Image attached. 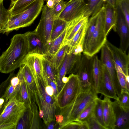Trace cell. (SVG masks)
<instances>
[{
	"instance_id": "1",
	"label": "cell",
	"mask_w": 129,
	"mask_h": 129,
	"mask_svg": "<svg viewBox=\"0 0 129 129\" xmlns=\"http://www.w3.org/2000/svg\"><path fill=\"white\" fill-rule=\"evenodd\" d=\"M28 54L27 42L25 34L14 35L9 46L0 56V72L8 74L19 68Z\"/></svg>"
},
{
	"instance_id": "2",
	"label": "cell",
	"mask_w": 129,
	"mask_h": 129,
	"mask_svg": "<svg viewBox=\"0 0 129 129\" xmlns=\"http://www.w3.org/2000/svg\"><path fill=\"white\" fill-rule=\"evenodd\" d=\"M36 86L34 101L38 108L39 115L47 126L55 119L57 107L54 97L49 95L46 91L45 84L42 77L40 78L33 73Z\"/></svg>"
},
{
	"instance_id": "3",
	"label": "cell",
	"mask_w": 129,
	"mask_h": 129,
	"mask_svg": "<svg viewBox=\"0 0 129 129\" xmlns=\"http://www.w3.org/2000/svg\"><path fill=\"white\" fill-rule=\"evenodd\" d=\"M97 94L91 86L83 89L74 103L64 108H58L56 114H61L63 118L59 129L66 124L76 120L81 112L98 97Z\"/></svg>"
},
{
	"instance_id": "4",
	"label": "cell",
	"mask_w": 129,
	"mask_h": 129,
	"mask_svg": "<svg viewBox=\"0 0 129 129\" xmlns=\"http://www.w3.org/2000/svg\"><path fill=\"white\" fill-rule=\"evenodd\" d=\"M44 0H36L20 13L10 16L7 25L12 30L31 25L40 13L44 6Z\"/></svg>"
},
{
	"instance_id": "5",
	"label": "cell",
	"mask_w": 129,
	"mask_h": 129,
	"mask_svg": "<svg viewBox=\"0 0 129 129\" xmlns=\"http://www.w3.org/2000/svg\"><path fill=\"white\" fill-rule=\"evenodd\" d=\"M69 81L59 92L56 100L58 108H64L74 103L83 88L76 74H70Z\"/></svg>"
},
{
	"instance_id": "6",
	"label": "cell",
	"mask_w": 129,
	"mask_h": 129,
	"mask_svg": "<svg viewBox=\"0 0 129 129\" xmlns=\"http://www.w3.org/2000/svg\"><path fill=\"white\" fill-rule=\"evenodd\" d=\"M104 6L97 14L96 27L92 37L83 54L92 57L98 53L107 40L105 32Z\"/></svg>"
},
{
	"instance_id": "7",
	"label": "cell",
	"mask_w": 129,
	"mask_h": 129,
	"mask_svg": "<svg viewBox=\"0 0 129 129\" xmlns=\"http://www.w3.org/2000/svg\"><path fill=\"white\" fill-rule=\"evenodd\" d=\"M41 16L39 22L35 32L40 37L45 47L50 42V37L53 25L55 19L52 11V8L46 5L43 6Z\"/></svg>"
},
{
	"instance_id": "8",
	"label": "cell",
	"mask_w": 129,
	"mask_h": 129,
	"mask_svg": "<svg viewBox=\"0 0 129 129\" xmlns=\"http://www.w3.org/2000/svg\"><path fill=\"white\" fill-rule=\"evenodd\" d=\"M93 71L92 56L82 54L79 66L76 74L78 76L83 89L91 86Z\"/></svg>"
},
{
	"instance_id": "9",
	"label": "cell",
	"mask_w": 129,
	"mask_h": 129,
	"mask_svg": "<svg viewBox=\"0 0 129 129\" xmlns=\"http://www.w3.org/2000/svg\"><path fill=\"white\" fill-rule=\"evenodd\" d=\"M101 61L108 71L111 79L117 96L121 88L118 81L115 63L110 51L106 42L101 49Z\"/></svg>"
},
{
	"instance_id": "10",
	"label": "cell",
	"mask_w": 129,
	"mask_h": 129,
	"mask_svg": "<svg viewBox=\"0 0 129 129\" xmlns=\"http://www.w3.org/2000/svg\"><path fill=\"white\" fill-rule=\"evenodd\" d=\"M87 4L85 0H75L67 2L58 18L69 23L85 13Z\"/></svg>"
},
{
	"instance_id": "11",
	"label": "cell",
	"mask_w": 129,
	"mask_h": 129,
	"mask_svg": "<svg viewBox=\"0 0 129 129\" xmlns=\"http://www.w3.org/2000/svg\"><path fill=\"white\" fill-rule=\"evenodd\" d=\"M117 19L116 26L120 39V48L126 52L129 45V26L127 25L124 16L119 7L116 8Z\"/></svg>"
},
{
	"instance_id": "12",
	"label": "cell",
	"mask_w": 129,
	"mask_h": 129,
	"mask_svg": "<svg viewBox=\"0 0 129 129\" xmlns=\"http://www.w3.org/2000/svg\"><path fill=\"white\" fill-rule=\"evenodd\" d=\"M106 43L111 52L115 64L119 66L126 76L128 75L129 55L120 48L110 43L107 40Z\"/></svg>"
},
{
	"instance_id": "13",
	"label": "cell",
	"mask_w": 129,
	"mask_h": 129,
	"mask_svg": "<svg viewBox=\"0 0 129 129\" xmlns=\"http://www.w3.org/2000/svg\"><path fill=\"white\" fill-rule=\"evenodd\" d=\"M27 107L20 102L8 110L0 115V124L12 123L17 124L26 110Z\"/></svg>"
},
{
	"instance_id": "14",
	"label": "cell",
	"mask_w": 129,
	"mask_h": 129,
	"mask_svg": "<svg viewBox=\"0 0 129 129\" xmlns=\"http://www.w3.org/2000/svg\"><path fill=\"white\" fill-rule=\"evenodd\" d=\"M102 76L98 93L117 100L118 97L110 76L105 67L102 64Z\"/></svg>"
},
{
	"instance_id": "15",
	"label": "cell",
	"mask_w": 129,
	"mask_h": 129,
	"mask_svg": "<svg viewBox=\"0 0 129 129\" xmlns=\"http://www.w3.org/2000/svg\"><path fill=\"white\" fill-rule=\"evenodd\" d=\"M112 104L115 118V129H129V109L121 107L116 100Z\"/></svg>"
},
{
	"instance_id": "16",
	"label": "cell",
	"mask_w": 129,
	"mask_h": 129,
	"mask_svg": "<svg viewBox=\"0 0 129 129\" xmlns=\"http://www.w3.org/2000/svg\"><path fill=\"white\" fill-rule=\"evenodd\" d=\"M28 44V54L44 55L45 49L40 38L34 30L25 33Z\"/></svg>"
},
{
	"instance_id": "17",
	"label": "cell",
	"mask_w": 129,
	"mask_h": 129,
	"mask_svg": "<svg viewBox=\"0 0 129 129\" xmlns=\"http://www.w3.org/2000/svg\"><path fill=\"white\" fill-rule=\"evenodd\" d=\"M89 18V16L84 14L68 23L66 28L65 37L62 46L69 44L80 27L88 20Z\"/></svg>"
},
{
	"instance_id": "18",
	"label": "cell",
	"mask_w": 129,
	"mask_h": 129,
	"mask_svg": "<svg viewBox=\"0 0 129 129\" xmlns=\"http://www.w3.org/2000/svg\"><path fill=\"white\" fill-rule=\"evenodd\" d=\"M110 99L104 96L103 100V119L106 129H115V115Z\"/></svg>"
},
{
	"instance_id": "19",
	"label": "cell",
	"mask_w": 129,
	"mask_h": 129,
	"mask_svg": "<svg viewBox=\"0 0 129 129\" xmlns=\"http://www.w3.org/2000/svg\"><path fill=\"white\" fill-rule=\"evenodd\" d=\"M105 8V32L107 36L112 28L116 31L117 19L116 8L106 3L104 5Z\"/></svg>"
},
{
	"instance_id": "20",
	"label": "cell",
	"mask_w": 129,
	"mask_h": 129,
	"mask_svg": "<svg viewBox=\"0 0 129 129\" xmlns=\"http://www.w3.org/2000/svg\"><path fill=\"white\" fill-rule=\"evenodd\" d=\"M43 55L36 54H28L22 64H27L33 73L41 78L43 70L42 59Z\"/></svg>"
},
{
	"instance_id": "21",
	"label": "cell",
	"mask_w": 129,
	"mask_h": 129,
	"mask_svg": "<svg viewBox=\"0 0 129 129\" xmlns=\"http://www.w3.org/2000/svg\"><path fill=\"white\" fill-rule=\"evenodd\" d=\"M93 71L91 86L96 92L98 93L100 84L103 74L102 64L98 56L95 54L92 56Z\"/></svg>"
},
{
	"instance_id": "22",
	"label": "cell",
	"mask_w": 129,
	"mask_h": 129,
	"mask_svg": "<svg viewBox=\"0 0 129 129\" xmlns=\"http://www.w3.org/2000/svg\"><path fill=\"white\" fill-rule=\"evenodd\" d=\"M66 33V28L58 37L50 42L46 48L44 56L48 58L56 53L62 45Z\"/></svg>"
},
{
	"instance_id": "23",
	"label": "cell",
	"mask_w": 129,
	"mask_h": 129,
	"mask_svg": "<svg viewBox=\"0 0 129 129\" xmlns=\"http://www.w3.org/2000/svg\"><path fill=\"white\" fill-rule=\"evenodd\" d=\"M88 20L82 26L70 41L66 52L67 53L70 54L73 53L77 46L79 45L82 44L83 46L84 37Z\"/></svg>"
},
{
	"instance_id": "24",
	"label": "cell",
	"mask_w": 129,
	"mask_h": 129,
	"mask_svg": "<svg viewBox=\"0 0 129 129\" xmlns=\"http://www.w3.org/2000/svg\"><path fill=\"white\" fill-rule=\"evenodd\" d=\"M36 0H11L8 12L10 16H13L22 12Z\"/></svg>"
},
{
	"instance_id": "25",
	"label": "cell",
	"mask_w": 129,
	"mask_h": 129,
	"mask_svg": "<svg viewBox=\"0 0 129 129\" xmlns=\"http://www.w3.org/2000/svg\"><path fill=\"white\" fill-rule=\"evenodd\" d=\"M20 67L21 68L25 80L31 92L32 99H34L36 88L32 72L29 67L26 64H23Z\"/></svg>"
},
{
	"instance_id": "26",
	"label": "cell",
	"mask_w": 129,
	"mask_h": 129,
	"mask_svg": "<svg viewBox=\"0 0 129 129\" xmlns=\"http://www.w3.org/2000/svg\"><path fill=\"white\" fill-rule=\"evenodd\" d=\"M67 58L66 74H76L80 64L81 55H76L73 53H66Z\"/></svg>"
},
{
	"instance_id": "27",
	"label": "cell",
	"mask_w": 129,
	"mask_h": 129,
	"mask_svg": "<svg viewBox=\"0 0 129 129\" xmlns=\"http://www.w3.org/2000/svg\"><path fill=\"white\" fill-rule=\"evenodd\" d=\"M97 14L91 16L88 20L84 37L83 51L87 47L95 30L97 22Z\"/></svg>"
},
{
	"instance_id": "28",
	"label": "cell",
	"mask_w": 129,
	"mask_h": 129,
	"mask_svg": "<svg viewBox=\"0 0 129 129\" xmlns=\"http://www.w3.org/2000/svg\"><path fill=\"white\" fill-rule=\"evenodd\" d=\"M16 97L20 102L24 103L26 106L31 105L32 100L31 94L25 81L21 84Z\"/></svg>"
},
{
	"instance_id": "29",
	"label": "cell",
	"mask_w": 129,
	"mask_h": 129,
	"mask_svg": "<svg viewBox=\"0 0 129 129\" xmlns=\"http://www.w3.org/2000/svg\"><path fill=\"white\" fill-rule=\"evenodd\" d=\"M68 23L59 18L54 19L51 34L50 42L57 38L63 32Z\"/></svg>"
},
{
	"instance_id": "30",
	"label": "cell",
	"mask_w": 129,
	"mask_h": 129,
	"mask_svg": "<svg viewBox=\"0 0 129 129\" xmlns=\"http://www.w3.org/2000/svg\"><path fill=\"white\" fill-rule=\"evenodd\" d=\"M68 47V44L62 46L54 55L50 58H47L57 70L64 59Z\"/></svg>"
},
{
	"instance_id": "31",
	"label": "cell",
	"mask_w": 129,
	"mask_h": 129,
	"mask_svg": "<svg viewBox=\"0 0 129 129\" xmlns=\"http://www.w3.org/2000/svg\"><path fill=\"white\" fill-rule=\"evenodd\" d=\"M106 2V0H88L87 9L85 15L89 17L96 14Z\"/></svg>"
},
{
	"instance_id": "32",
	"label": "cell",
	"mask_w": 129,
	"mask_h": 129,
	"mask_svg": "<svg viewBox=\"0 0 129 129\" xmlns=\"http://www.w3.org/2000/svg\"><path fill=\"white\" fill-rule=\"evenodd\" d=\"M42 63L43 69L47 75L56 84L57 70L54 67L47 57L44 55L42 58Z\"/></svg>"
},
{
	"instance_id": "33",
	"label": "cell",
	"mask_w": 129,
	"mask_h": 129,
	"mask_svg": "<svg viewBox=\"0 0 129 129\" xmlns=\"http://www.w3.org/2000/svg\"><path fill=\"white\" fill-rule=\"evenodd\" d=\"M26 107V110L19 121L16 129H29L32 112L31 105H29Z\"/></svg>"
},
{
	"instance_id": "34",
	"label": "cell",
	"mask_w": 129,
	"mask_h": 129,
	"mask_svg": "<svg viewBox=\"0 0 129 129\" xmlns=\"http://www.w3.org/2000/svg\"><path fill=\"white\" fill-rule=\"evenodd\" d=\"M32 116L29 129L43 128L39 115L38 107L35 102L32 100Z\"/></svg>"
},
{
	"instance_id": "35",
	"label": "cell",
	"mask_w": 129,
	"mask_h": 129,
	"mask_svg": "<svg viewBox=\"0 0 129 129\" xmlns=\"http://www.w3.org/2000/svg\"><path fill=\"white\" fill-rule=\"evenodd\" d=\"M67 58L66 54L62 62L57 70V76L56 84L58 92L60 91L64 84L62 81L63 77L66 74Z\"/></svg>"
},
{
	"instance_id": "36",
	"label": "cell",
	"mask_w": 129,
	"mask_h": 129,
	"mask_svg": "<svg viewBox=\"0 0 129 129\" xmlns=\"http://www.w3.org/2000/svg\"><path fill=\"white\" fill-rule=\"evenodd\" d=\"M93 112L96 118L100 123L106 128L104 124L103 117V100L98 97L95 99V105Z\"/></svg>"
},
{
	"instance_id": "37",
	"label": "cell",
	"mask_w": 129,
	"mask_h": 129,
	"mask_svg": "<svg viewBox=\"0 0 129 129\" xmlns=\"http://www.w3.org/2000/svg\"><path fill=\"white\" fill-rule=\"evenodd\" d=\"M129 92L126 89H121L120 94L116 100L120 106L126 109H129Z\"/></svg>"
},
{
	"instance_id": "38",
	"label": "cell",
	"mask_w": 129,
	"mask_h": 129,
	"mask_svg": "<svg viewBox=\"0 0 129 129\" xmlns=\"http://www.w3.org/2000/svg\"><path fill=\"white\" fill-rule=\"evenodd\" d=\"M21 85L19 83L16 87H14L10 83L1 98H3L5 101L7 103L9 99L10 98L14 96H17Z\"/></svg>"
},
{
	"instance_id": "39",
	"label": "cell",
	"mask_w": 129,
	"mask_h": 129,
	"mask_svg": "<svg viewBox=\"0 0 129 129\" xmlns=\"http://www.w3.org/2000/svg\"><path fill=\"white\" fill-rule=\"evenodd\" d=\"M95 105V100L81 112L76 120L80 122L85 121L93 112Z\"/></svg>"
},
{
	"instance_id": "40",
	"label": "cell",
	"mask_w": 129,
	"mask_h": 129,
	"mask_svg": "<svg viewBox=\"0 0 129 129\" xmlns=\"http://www.w3.org/2000/svg\"><path fill=\"white\" fill-rule=\"evenodd\" d=\"M3 1L0 0V27L1 29L7 24L10 15L8 10L4 7Z\"/></svg>"
},
{
	"instance_id": "41",
	"label": "cell",
	"mask_w": 129,
	"mask_h": 129,
	"mask_svg": "<svg viewBox=\"0 0 129 129\" xmlns=\"http://www.w3.org/2000/svg\"><path fill=\"white\" fill-rule=\"evenodd\" d=\"M118 6L123 13L129 26V0H118Z\"/></svg>"
},
{
	"instance_id": "42",
	"label": "cell",
	"mask_w": 129,
	"mask_h": 129,
	"mask_svg": "<svg viewBox=\"0 0 129 129\" xmlns=\"http://www.w3.org/2000/svg\"><path fill=\"white\" fill-rule=\"evenodd\" d=\"M85 121L87 124L89 129H106L97 120L93 112Z\"/></svg>"
},
{
	"instance_id": "43",
	"label": "cell",
	"mask_w": 129,
	"mask_h": 129,
	"mask_svg": "<svg viewBox=\"0 0 129 129\" xmlns=\"http://www.w3.org/2000/svg\"><path fill=\"white\" fill-rule=\"evenodd\" d=\"M115 65L118 80L121 88L126 89V76L119 66L115 64Z\"/></svg>"
},
{
	"instance_id": "44",
	"label": "cell",
	"mask_w": 129,
	"mask_h": 129,
	"mask_svg": "<svg viewBox=\"0 0 129 129\" xmlns=\"http://www.w3.org/2000/svg\"><path fill=\"white\" fill-rule=\"evenodd\" d=\"M67 2L61 0L56 4L52 8V11L55 18H58L60 14L65 7Z\"/></svg>"
},
{
	"instance_id": "45",
	"label": "cell",
	"mask_w": 129,
	"mask_h": 129,
	"mask_svg": "<svg viewBox=\"0 0 129 129\" xmlns=\"http://www.w3.org/2000/svg\"><path fill=\"white\" fill-rule=\"evenodd\" d=\"M15 75L13 72L10 73L7 78L0 84V98L3 95L7 88L10 84L11 79Z\"/></svg>"
},
{
	"instance_id": "46",
	"label": "cell",
	"mask_w": 129,
	"mask_h": 129,
	"mask_svg": "<svg viewBox=\"0 0 129 129\" xmlns=\"http://www.w3.org/2000/svg\"><path fill=\"white\" fill-rule=\"evenodd\" d=\"M20 102L16 96H14L10 98L6 104L1 114L11 109L18 104Z\"/></svg>"
},
{
	"instance_id": "47",
	"label": "cell",
	"mask_w": 129,
	"mask_h": 129,
	"mask_svg": "<svg viewBox=\"0 0 129 129\" xmlns=\"http://www.w3.org/2000/svg\"><path fill=\"white\" fill-rule=\"evenodd\" d=\"M81 122L77 120L71 122L62 127L61 129H79Z\"/></svg>"
},
{
	"instance_id": "48",
	"label": "cell",
	"mask_w": 129,
	"mask_h": 129,
	"mask_svg": "<svg viewBox=\"0 0 129 129\" xmlns=\"http://www.w3.org/2000/svg\"><path fill=\"white\" fill-rule=\"evenodd\" d=\"M17 125L12 123L0 124V129H16Z\"/></svg>"
},
{
	"instance_id": "49",
	"label": "cell",
	"mask_w": 129,
	"mask_h": 129,
	"mask_svg": "<svg viewBox=\"0 0 129 129\" xmlns=\"http://www.w3.org/2000/svg\"><path fill=\"white\" fill-rule=\"evenodd\" d=\"M19 82L18 77L15 75L12 78L10 81V84L14 87L17 86L19 84Z\"/></svg>"
},
{
	"instance_id": "50",
	"label": "cell",
	"mask_w": 129,
	"mask_h": 129,
	"mask_svg": "<svg viewBox=\"0 0 129 129\" xmlns=\"http://www.w3.org/2000/svg\"><path fill=\"white\" fill-rule=\"evenodd\" d=\"M45 88L47 94L50 96L53 97L55 98L54 94V91L52 87L49 85H47L45 84Z\"/></svg>"
},
{
	"instance_id": "51",
	"label": "cell",
	"mask_w": 129,
	"mask_h": 129,
	"mask_svg": "<svg viewBox=\"0 0 129 129\" xmlns=\"http://www.w3.org/2000/svg\"><path fill=\"white\" fill-rule=\"evenodd\" d=\"M61 0H46V5L50 8H53L56 3L59 2Z\"/></svg>"
},
{
	"instance_id": "52",
	"label": "cell",
	"mask_w": 129,
	"mask_h": 129,
	"mask_svg": "<svg viewBox=\"0 0 129 129\" xmlns=\"http://www.w3.org/2000/svg\"><path fill=\"white\" fill-rule=\"evenodd\" d=\"M118 0H106V3L111 5L115 8H116L118 5Z\"/></svg>"
},
{
	"instance_id": "53",
	"label": "cell",
	"mask_w": 129,
	"mask_h": 129,
	"mask_svg": "<svg viewBox=\"0 0 129 129\" xmlns=\"http://www.w3.org/2000/svg\"><path fill=\"white\" fill-rule=\"evenodd\" d=\"M80 124L79 129H89V127L86 121L80 122Z\"/></svg>"
},
{
	"instance_id": "54",
	"label": "cell",
	"mask_w": 129,
	"mask_h": 129,
	"mask_svg": "<svg viewBox=\"0 0 129 129\" xmlns=\"http://www.w3.org/2000/svg\"><path fill=\"white\" fill-rule=\"evenodd\" d=\"M126 89L129 91V75L126 76Z\"/></svg>"
},
{
	"instance_id": "55",
	"label": "cell",
	"mask_w": 129,
	"mask_h": 129,
	"mask_svg": "<svg viewBox=\"0 0 129 129\" xmlns=\"http://www.w3.org/2000/svg\"><path fill=\"white\" fill-rule=\"evenodd\" d=\"M7 103L4 101V104L1 106H0V115L4 109L5 105Z\"/></svg>"
},
{
	"instance_id": "56",
	"label": "cell",
	"mask_w": 129,
	"mask_h": 129,
	"mask_svg": "<svg viewBox=\"0 0 129 129\" xmlns=\"http://www.w3.org/2000/svg\"><path fill=\"white\" fill-rule=\"evenodd\" d=\"M69 80V78L68 77H67L64 76L63 77L62 79V82L65 84L67 83Z\"/></svg>"
},
{
	"instance_id": "57",
	"label": "cell",
	"mask_w": 129,
	"mask_h": 129,
	"mask_svg": "<svg viewBox=\"0 0 129 129\" xmlns=\"http://www.w3.org/2000/svg\"><path fill=\"white\" fill-rule=\"evenodd\" d=\"M5 100L4 99L2 98H0V106L2 105L4 103Z\"/></svg>"
},
{
	"instance_id": "58",
	"label": "cell",
	"mask_w": 129,
	"mask_h": 129,
	"mask_svg": "<svg viewBox=\"0 0 129 129\" xmlns=\"http://www.w3.org/2000/svg\"><path fill=\"white\" fill-rule=\"evenodd\" d=\"M74 0H70L69 1H74Z\"/></svg>"
},
{
	"instance_id": "59",
	"label": "cell",
	"mask_w": 129,
	"mask_h": 129,
	"mask_svg": "<svg viewBox=\"0 0 129 129\" xmlns=\"http://www.w3.org/2000/svg\"><path fill=\"white\" fill-rule=\"evenodd\" d=\"M1 28L0 27V33H1Z\"/></svg>"
},
{
	"instance_id": "60",
	"label": "cell",
	"mask_w": 129,
	"mask_h": 129,
	"mask_svg": "<svg viewBox=\"0 0 129 129\" xmlns=\"http://www.w3.org/2000/svg\"><path fill=\"white\" fill-rule=\"evenodd\" d=\"M1 0V1H3L4 0Z\"/></svg>"
},
{
	"instance_id": "61",
	"label": "cell",
	"mask_w": 129,
	"mask_h": 129,
	"mask_svg": "<svg viewBox=\"0 0 129 129\" xmlns=\"http://www.w3.org/2000/svg\"></svg>"
}]
</instances>
